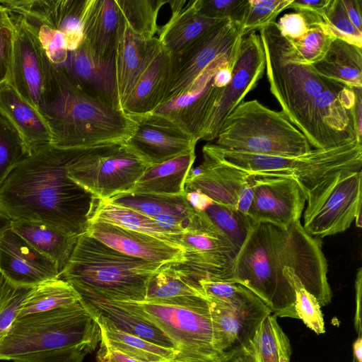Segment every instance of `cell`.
I'll list each match as a JSON object with an SVG mask.
<instances>
[{
    "label": "cell",
    "mask_w": 362,
    "mask_h": 362,
    "mask_svg": "<svg viewBox=\"0 0 362 362\" xmlns=\"http://www.w3.org/2000/svg\"><path fill=\"white\" fill-rule=\"evenodd\" d=\"M288 267L320 305L330 303L328 266L320 238L310 235L300 221L288 228L253 224L234 259L233 280L250 289L279 317L298 319L295 292L283 274Z\"/></svg>",
    "instance_id": "obj_1"
},
{
    "label": "cell",
    "mask_w": 362,
    "mask_h": 362,
    "mask_svg": "<svg viewBox=\"0 0 362 362\" xmlns=\"http://www.w3.org/2000/svg\"><path fill=\"white\" fill-rule=\"evenodd\" d=\"M74 150L48 144L16 165L0 184V214L71 235L86 233L93 197L68 175Z\"/></svg>",
    "instance_id": "obj_2"
},
{
    "label": "cell",
    "mask_w": 362,
    "mask_h": 362,
    "mask_svg": "<svg viewBox=\"0 0 362 362\" xmlns=\"http://www.w3.org/2000/svg\"><path fill=\"white\" fill-rule=\"evenodd\" d=\"M163 266L124 255L84 233L59 278L81 298L143 301L149 280Z\"/></svg>",
    "instance_id": "obj_3"
},
{
    "label": "cell",
    "mask_w": 362,
    "mask_h": 362,
    "mask_svg": "<svg viewBox=\"0 0 362 362\" xmlns=\"http://www.w3.org/2000/svg\"><path fill=\"white\" fill-rule=\"evenodd\" d=\"M57 69L59 89L45 116L50 144L61 148H83L124 143L133 131V119L119 107L75 85Z\"/></svg>",
    "instance_id": "obj_4"
},
{
    "label": "cell",
    "mask_w": 362,
    "mask_h": 362,
    "mask_svg": "<svg viewBox=\"0 0 362 362\" xmlns=\"http://www.w3.org/2000/svg\"><path fill=\"white\" fill-rule=\"evenodd\" d=\"M214 159L252 175L287 177L295 180L306 200L322 182L344 170H361L362 141L355 140L327 149H312L292 156H269L232 151L214 144L202 149Z\"/></svg>",
    "instance_id": "obj_5"
},
{
    "label": "cell",
    "mask_w": 362,
    "mask_h": 362,
    "mask_svg": "<svg viewBox=\"0 0 362 362\" xmlns=\"http://www.w3.org/2000/svg\"><path fill=\"white\" fill-rule=\"evenodd\" d=\"M100 329L81 300L67 307L16 317L0 340V361L29 354L98 345Z\"/></svg>",
    "instance_id": "obj_6"
},
{
    "label": "cell",
    "mask_w": 362,
    "mask_h": 362,
    "mask_svg": "<svg viewBox=\"0 0 362 362\" xmlns=\"http://www.w3.org/2000/svg\"><path fill=\"white\" fill-rule=\"evenodd\" d=\"M215 145L255 154L296 156L313 148L305 136L281 110L257 100L243 101L227 117Z\"/></svg>",
    "instance_id": "obj_7"
},
{
    "label": "cell",
    "mask_w": 362,
    "mask_h": 362,
    "mask_svg": "<svg viewBox=\"0 0 362 362\" xmlns=\"http://www.w3.org/2000/svg\"><path fill=\"white\" fill-rule=\"evenodd\" d=\"M259 35L264 52L270 91L281 111L305 136L307 117L313 100L337 82L321 76L312 65L290 61L285 54V38L276 22L260 30Z\"/></svg>",
    "instance_id": "obj_8"
},
{
    "label": "cell",
    "mask_w": 362,
    "mask_h": 362,
    "mask_svg": "<svg viewBox=\"0 0 362 362\" xmlns=\"http://www.w3.org/2000/svg\"><path fill=\"white\" fill-rule=\"evenodd\" d=\"M106 300V299H105ZM161 330L175 344L176 360L184 362H218L210 305L190 308L148 301L112 300Z\"/></svg>",
    "instance_id": "obj_9"
},
{
    "label": "cell",
    "mask_w": 362,
    "mask_h": 362,
    "mask_svg": "<svg viewBox=\"0 0 362 362\" xmlns=\"http://www.w3.org/2000/svg\"><path fill=\"white\" fill-rule=\"evenodd\" d=\"M124 143L74 148L69 177L93 197L129 193L148 168Z\"/></svg>",
    "instance_id": "obj_10"
},
{
    "label": "cell",
    "mask_w": 362,
    "mask_h": 362,
    "mask_svg": "<svg viewBox=\"0 0 362 362\" xmlns=\"http://www.w3.org/2000/svg\"><path fill=\"white\" fill-rule=\"evenodd\" d=\"M8 13L13 25V50L7 82L45 118L59 89L57 66L22 18Z\"/></svg>",
    "instance_id": "obj_11"
},
{
    "label": "cell",
    "mask_w": 362,
    "mask_h": 362,
    "mask_svg": "<svg viewBox=\"0 0 362 362\" xmlns=\"http://www.w3.org/2000/svg\"><path fill=\"white\" fill-rule=\"evenodd\" d=\"M239 45L218 57L182 92L152 112L167 117L199 141L230 82Z\"/></svg>",
    "instance_id": "obj_12"
},
{
    "label": "cell",
    "mask_w": 362,
    "mask_h": 362,
    "mask_svg": "<svg viewBox=\"0 0 362 362\" xmlns=\"http://www.w3.org/2000/svg\"><path fill=\"white\" fill-rule=\"evenodd\" d=\"M362 171L344 170L309 194L303 226L319 238L346 230L361 213Z\"/></svg>",
    "instance_id": "obj_13"
},
{
    "label": "cell",
    "mask_w": 362,
    "mask_h": 362,
    "mask_svg": "<svg viewBox=\"0 0 362 362\" xmlns=\"http://www.w3.org/2000/svg\"><path fill=\"white\" fill-rule=\"evenodd\" d=\"M180 245L185 262L175 265L190 278L233 280L234 259L238 252L205 211L194 210L188 217Z\"/></svg>",
    "instance_id": "obj_14"
},
{
    "label": "cell",
    "mask_w": 362,
    "mask_h": 362,
    "mask_svg": "<svg viewBox=\"0 0 362 362\" xmlns=\"http://www.w3.org/2000/svg\"><path fill=\"white\" fill-rule=\"evenodd\" d=\"M208 300L215 342L221 358L247 344L264 319L272 313L258 296L243 285L228 301Z\"/></svg>",
    "instance_id": "obj_15"
},
{
    "label": "cell",
    "mask_w": 362,
    "mask_h": 362,
    "mask_svg": "<svg viewBox=\"0 0 362 362\" xmlns=\"http://www.w3.org/2000/svg\"><path fill=\"white\" fill-rule=\"evenodd\" d=\"M243 37L240 23L226 19L171 55L170 76L161 104L182 92L218 57L238 46Z\"/></svg>",
    "instance_id": "obj_16"
},
{
    "label": "cell",
    "mask_w": 362,
    "mask_h": 362,
    "mask_svg": "<svg viewBox=\"0 0 362 362\" xmlns=\"http://www.w3.org/2000/svg\"><path fill=\"white\" fill-rule=\"evenodd\" d=\"M86 0H4L0 4L22 18L27 26L42 38L62 35L69 50L83 41L82 18Z\"/></svg>",
    "instance_id": "obj_17"
},
{
    "label": "cell",
    "mask_w": 362,
    "mask_h": 362,
    "mask_svg": "<svg viewBox=\"0 0 362 362\" xmlns=\"http://www.w3.org/2000/svg\"><path fill=\"white\" fill-rule=\"evenodd\" d=\"M130 117L134 128L124 144L147 166L195 151L198 140L167 117L154 112Z\"/></svg>",
    "instance_id": "obj_18"
},
{
    "label": "cell",
    "mask_w": 362,
    "mask_h": 362,
    "mask_svg": "<svg viewBox=\"0 0 362 362\" xmlns=\"http://www.w3.org/2000/svg\"><path fill=\"white\" fill-rule=\"evenodd\" d=\"M264 70V52L259 35L250 33L240 41L230 82L206 122L199 140L216 139L227 117L255 88Z\"/></svg>",
    "instance_id": "obj_19"
},
{
    "label": "cell",
    "mask_w": 362,
    "mask_h": 362,
    "mask_svg": "<svg viewBox=\"0 0 362 362\" xmlns=\"http://www.w3.org/2000/svg\"><path fill=\"white\" fill-rule=\"evenodd\" d=\"M202 153L203 162L197 168H192L188 174L185 192H202L215 203L247 214L253 196L254 175Z\"/></svg>",
    "instance_id": "obj_20"
},
{
    "label": "cell",
    "mask_w": 362,
    "mask_h": 362,
    "mask_svg": "<svg viewBox=\"0 0 362 362\" xmlns=\"http://www.w3.org/2000/svg\"><path fill=\"white\" fill-rule=\"evenodd\" d=\"M305 202L304 192L293 178L254 175L247 215L253 224L269 223L286 229L300 220Z\"/></svg>",
    "instance_id": "obj_21"
},
{
    "label": "cell",
    "mask_w": 362,
    "mask_h": 362,
    "mask_svg": "<svg viewBox=\"0 0 362 362\" xmlns=\"http://www.w3.org/2000/svg\"><path fill=\"white\" fill-rule=\"evenodd\" d=\"M344 86L334 83L313 100L305 136L315 149H327L356 139L350 110L339 100Z\"/></svg>",
    "instance_id": "obj_22"
},
{
    "label": "cell",
    "mask_w": 362,
    "mask_h": 362,
    "mask_svg": "<svg viewBox=\"0 0 362 362\" xmlns=\"http://www.w3.org/2000/svg\"><path fill=\"white\" fill-rule=\"evenodd\" d=\"M86 233L115 250L149 262L177 265L186 261L182 247L140 232L93 221Z\"/></svg>",
    "instance_id": "obj_23"
},
{
    "label": "cell",
    "mask_w": 362,
    "mask_h": 362,
    "mask_svg": "<svg viewBox=\"0 0 362 362\" xmlns=\"http://www.w3.org/2000/svg\"><path fill=\"white\" fill-rule=\"evenodd\" d=\"M170 71L171 54L154 37L143 66L122 103L124 112L135 117L153 112L162 103Z\"/></svg>",
    "instance_id": "obj_24"
},
{
    "label": "cell",
    "mask_w": 362,
    "mask_h": 362,
    "mask_svg": "<svg viewBox=\"0 0 362 362\" xmlns=\"http://www.w3.org/2000/svg\"><path fill=\"white\" fill-rule=\"evenodd\" d=\"M0 272L16 286L34 287L60 277L55 263L11 228L0 235Z\"/></svg>",
    "instance_id": "obj_25"
},
{
    "label": "cell",
    "mask_w": 362,
    "mask_h": 362,
    "mask_svg": "<svg viewBox=\"0 0 362 362\" xmlns=\"http://www.w3.org/2000/svg\"><path fill=\"white\" fill-rule=\"evenodd\" d=\"M57 66L75 85L120 107L116 88L115 54L108 57H99L83 41L78 47L69 52L63 64Z\"/></svg>",
    "instance_id": "obj_26"
},
{
    "label": "cell",
    "mask_w": 362,
    "mask_h": 362,
    "mask_svg": "<svg viewBox=\"0 0 362 362\" xmlns=\"http://www.w3.org/2000/svg\"><path fill=\"white\" fill-rule=\"evenodd\" d=\"M0 114L18 132L28 156L50 144L45 118L7 81L0 84Z\"/></svg>",
    "instance_id": "obj_27"
},
{
    "label": "cell",
    "mask_w": 362,
    "mask_h": 362,
    "mask_svg": "<svg viewBox=\"0 0 362 362\" xmlns=\"http://www.w3.org/2000/svg\"><path fill=\"white\" fill-rule=\"evenodd\" d=\"M168 3L172 15L160 29L157 38L171 55L178 54L213 26L224 21L200 14L197 0H170Z\"/></svg>",
    "instance_id": "obj_28"
},
{
    "label": "cell",
    "mask_w": 362,
    "mask_h": 362,
    "mask_svg": "<svg viewBox=\"0 0 362 362\" xmlns=\"http://www.w3.org/2000/svg\"><path fill=\"white\" fill-rule=\"evenodd\" d=\"M144 300L190 308L210 305L198 281L173 264L162 267L151 277Z\"/></svg>",
    "instance_id": "obj_29"
},
{
    "label": "cell",
    "mask_w": 362,
    "mask_h": 362,
    "mask_svg": "<svg viewBox=\"0 0 362 362\" xmlns=\"http://www.w3.org/2000/svg\"><path fill=\"white\" fill-rule=\"evenodd\" d=\"M119 23L115 0H86L82 18L83 42L99 57L113 55Z\"/></svg>",
    "instance_id": "obj_30"
},
{
    "label": "cell",
    "mask_w": 362,
    "mask_h": 362,
    "mask_svg": "<svg viewBox=\"0 0 362 362\" xmlns=\"http://www.w3.org/2000/svg\"><path fill=\"white\" fill-rule=\"evenodd\" d=\"M152 39L147 40L135 33L119 13L115 47V69L117 94L120 107L143 66Z\"/></svg>",
    "instance_id": "obj_31"
},
{
    "label": "cell",
    "mask_w": 362,
    "mask_h": 362,
    "mask_svg": "<svg viewBox=\"0 0 362 362\" xmlns=\"http://www.w3.org/2000/svg\"><path fill=\"white\" fill-rule=\"evenodd\" d=\"M196 158L195 151L148 166L129 193L165 197L185 194V182Z\"/></svg>",
    "instance_id": "obj_32"
},
{
    "label": "cell",
    "mask_w": 362,
    "mask_h": 362,
    "mask_svg": "<svg viewBox=\"0 0 362 362\" xmlns=\"http://www.w3.org/2000/svg\"><path fill=\"white\" fill-rule=\"evenodd\" d=\"M11 228L34 249L53 261L60 274L78 238L40 222L13 220Z\"/></svg>",
    "instance_id": "obj_33"
},
{
    "label": "cell",
    "mask_w": 362,
    "mask_h": 362,
    "mask_svg": "<svg viewBox=\"0 0 362 362\" xmlns=\"http://www.w3.org/2000/svg\"><path fill=\"white\" fill-rule=\"evenodd\" d=\"M291 354L289 339L279 326L276 316L267 315L253 339L235 353L218 362H280Z\"/></svg>",
    "instance_id": "obj_34"
},
{
    "label": "cell",
    "mask_w": 362,
    "mask_h": 362,
    "mask_svg": "<svg viewBox=\"0 0 362 362\" xmlns=\"http://www.w3.org/2000/svg\"><path fill=\"white\" fill-rule=\"evenodd\" d=\"M93 221L140 232L181 246V235L170 233L160 228L153 218L109 199L93 197L88 223Z\"/></svg>",
    "instance_id": "obj_35"
},
{
    "label": "cell",
    "mask_w": 362,
    "mask_h": 362,
    "mask_svg": "<svg viewBox=\"0 0 362 362\" xmlns=\"http://www.w3.org/2000/svg\"><path fill=\"white\" fill-rule=\"evenodd\" d=\"M321 76L354 88H362V48L338 38L325 56L312 65Z\"/></svg>",
    "instance_id": "obj_36"
},
{
    "label": "cell",
    "mask_w": 362,
    "mask_h": 362,
    "mask_svg": "<svg viewBox=\"0 0 362 362\" xmlns=\"http://www.w3.org/2000/svg\"><path fill=\"white\" fill-rule=\"evenodd\" d=\"M88 311L98 324L101 333L100 340L139 362H166L175 359L178 355L176 349L159 346L124 332L106 317Z\"/></svg>",
    "instance_id": "obj_37"
},
{
    "label": "cell",
    "mask_w": 362,
    "mask_h": 362,
    "mask_svg": "<svg viewBox=\"0 0 362 362\" xmlns=\"http://www.w3.org/2000/svg\"><path fill=\"white\" fill-rule=\"evenodd\" d=\"M86 308L109 320L117 328L155 344L176 349L175 344L161 330L105 299L81 300Z\"/></svg>",
    "instance_id": "obj_38"
},
{
    "label": "cell",
    "mask_w": 362,
    "mask_h": 362,
    "mask_svg": "<svg viewBox=\"0 0 362 362\" xmlns=\"http://www.w3.org/2000/svg\"><path fill=\"white\" fill-rule=\"evenodd\" d=\"M81 300L79 293L67 281L61 278L49 279L32 288L17 317L70 306Z\"/></svg>",
    "instance_id": "obj_39"
},
{
    "label": "cell",
    "mask_w": 362,
    "mask_h": 362,
    "mask_svg": "<svg viewBox=\"0 0 362 362\" xmlns=\"http://www.w3.org/2000/svg\"><path fill=\"white\" fill-rule=\"evenodd\" d=\"M284 38L287 58L291 62L305 65H313L322 59L335 39L323 24L310 25L300 39L290 40Z\"/></svg>",
    "instance_id": "obj_40"
},
{
    "label": "cell",
    "mask_w": 362,
    "mask_h": 362,
    "mask_svg": "<svg viewBox=\"0 0 362 362\" xmlns=\"http://www.w3.org/2000/svg\"><path fill=\"white\" fill-rule=\"evenodd\" d=\"M109 200L151 218H155L163 213L187 218L192 210L186 200L185 194L180 197H165L124 193L116 195Z\"/></svg>",
    "instance_id": "obj_41"
},
{
    "label": "cell",
    "mask_w": 362,
    "mask_h": 362,
    "mask_svg": "<svg viewBox=\"0 0 362 362\" xmlns=\"http://www.w3.org/2000/svg\"><path fill=\"white\" fill-rule=\"evenodd\" d=\"M119 12L138 35L145 40L153 38L158 30L157 18L167 0H115Z\"/></svg>",
    "instance_id": "obj_42"
},
{
    "label": "cell",
    "mask_w": 362,
    "mask_h": 362,
    "mask_svg": "<svg viewBox=\"0 0 362 362\" xmlns=\"http://www.w3.org/2000/svg\"><path fill=\"white\" fill-rule=\"evenodd\" d=\"M204 211L238 252L253 225L248 215L235 208L215 202Z\"/></svg>",
    "instance_id": "obj_43"
},
{
    "label": "cell",
    "mask_w": 362,
    "mask_h": 362,
    "mask_svg": "<svg viewBox=\"0 0 362 362\" xmlns=\"http://www.w3.org/2000/svg\"><path fill=\"white\" fill-rule=\"evenodd\" d=\"M283 274L294 290L295 308L298 319L301 320L317 334H324L325 327L323 314L316 298L305 289L293 269L285 267Z\"/></svg>",
    "instance_id": "obj_44"
},
{
    "label": "cell",
    "mask_w": 362,
    "mask_h": 362,
    "mask_svg": "<svg viewBox=\"0 0 362 362\" xmlns=\"http://www.w3.org/2000/svg\"><path fill=\"white\" fill-rule=\"evenodd\" d=\"M293 0H248L240 22L243 36L276 22L278 15L288 8Z\"/></svg>",
    "instance_id": "obj_45"
},
{
    "label": "cell",
    "mask_w": 362,
    "mask_h": 362,
    "mask_svg": "<svg viewBox=\"0 0 362 362\" xmlns=\"http://www.w3.org/2000/svg\"><path fill=\"white\" fill-rule=\"evenodd\" d=\"M28 154L16 129L0 114V184Z\"/></svg>",
    "instance_id": "obj_46"
},
{
    "label": "cell",
    "mask_w": 362,
    "mask_h": 362,
    "mask_svg": "<svg viewBox=\"0 0 362 362\" xmlns=\"http://www.w3.org/2000/svg\"><path fill=\"white\" fill-rule=\"evenodd\" d=\"M322 24L334 38L362 48V32L351 23L341 0H330Z\"/></svg>",
    "instance_id": "obj_47"
},
{
    "label": "cell",
    "mask_w": 362,
    "mask_h": 362,
    "mask_svg": "<svg viewBox=\"0 0 362 362\" xmlns=\"http://www.w3.org/2000/svg\"><path fill=\"white\" fill-rule=\"evenodd\" d=\"M98 346L83 344L67 347L37 351L18 357L14 362H83L85 356L94 351Z\"/></svg>",
    "instance_id": "obj_48"
},
{
    "label": "cell",
    "mask_w": 362,
    "mask_h": 362,
    "mask_svg": "<svg viewBox=\"0 0 362 362\" xmlns=\"http://www.w3.org/2000/svg\"><path fill=\"white\" fill-rule=\"evenodd\" d=\"M248 0H197L200 14L213 18L240 23Z\"/></svg>",
    "instance_id": "obj_49"
},
{
    "label": "cell",
    "mask_w": 362,
    "mask_h": 362,
    "mask_svg": "<svg viewBox=\"0 0 362 362\" xmlns=\"http://www.w3.org/2000/svg\"><path fill=\"white\" fill-rule=\"evenodd\" d=\"M13 25L8 13L0 25V84L8 81L13 59Z\"/></svg>",
    "instance_id": "obj_50"
},
{
    "label": "cell",
    "mask_w": 362,
    "mask_h": 362,
    "mask_svg": "<svg viewBox=\"0 0 362 362\" xmlns=\"http://www.w3.org/2000/svg\"><path fill=\"white\" fill-rule=\"evenodd\" d=\"M276 23L281 34L290 40L300 39L310 28L304 16L297 12L284 14Z\"/></svg>",
    "instance_id": "obj_51"
},
{
    "label": "cell",
    "mask_w": 362,
    "mask_h": 362,
    "mask_svg": "<svg viewBox=\"0 0 362 362\" xmlns=\"http://www.w3.org/2000/svg\"><path fill=\"white\" fill-rule=\"evenodd\" d=\"M330 0H293L288 6L306 18L309 25L323 23V16Z\"/></svg>",
    "instance_id": "obj_52"
},
{
    "label": "cell",
    "mask_w": 362,
    "mask_h": 362,
    "mask_svg": "<svg viewBox=\"0 0 362 362\" xmlns=\"http://www.w3.org/2000/svg\"><path fill=\"white\" fill-rule=\"evenodd\" d=\"M187 218L163 213L153 218L157 224L165 231L173 234L181 235L185 230Z\"/></svg>",
    "instance_id": "obj_53"
},
{
    "label": "cell",
    "mask_w": 362,
    "mask_h": 362,
    "mask_svg": "<svg viewBox=\"0 0 362 362\" xmlns=\"http://www.w3.org/2000/svg\"><path fill=\"white\" fill-rule=\"evenodd\" d=\"M96 362H139L100 340Z\"/></svg>",
    "instance_id": "obj_54"
},
{
    "label": "cell",
    "mask_w": 362,
    "mask_h": 362,
    "mask_svg": "<svg viewBox=\"0 0 362 362\" xmlns=\"http://www.w3.org/2000/svg\"><path fill=\"white\" fill-rule=\"evenodd\" d=\"M354 88L356 93V100L353 107L350 110V115L356 139L362 141V90L361 88Z\"/></svg>",
    "instance_id": "obj_55"
},
{
    "label": "cell",
    "mask_w": 362,
    "mask_h": 362,
    "mask_svg": "<svg viewBox=\"0 0 362 362\" xmlns=\"http://www.w3.org/2000/svg\"><path fill=\"white\" fill-rule=\"evenodd\" d=\"M341 1L351 23L362 32L361 0H341Z\"/></svg>",
    "instance_id": "obj_56"
},
{
    "label": "cell",
    "mask_w": 362,
    "mask_h": 362,
    "mask_svg": "<svg viewBox=\"0 0 362 362\" xmlns=\"http://www.w3.org/2000/svg\"><path fill=\"white\" fill-rule=\"evenodd\" d=\"M356 288V313L354 316V327L356 334L362 335L361 322V298H362V269L360 267L356 273L355 281Z\"/></svg>",
    "instance_id": "obj_57"
},
{
    "label": "cell",
    "mask_w": 362,
    "mask_h": 362,
    "mask_svg": "<svg viewBox=\"0 0 362 362\" xmlns=\"http://www.w3.org/2000/svg\"><path fill=\"white\" fill-rule=\"evenodd\" d=\"M185 198L192 208L200 211H204L214 204V201L209 196L199 191L187 192Z\"/></svg>",
    "instance_id": "obj_58"
},
{
    "label": "cell",
    "mask_w": 362,
    "mask_h": 362,
    "mask_svg": "<svg viewBox=\"0 0 362 362\" xmlns=\"http://www.w3.org/2000/svg\"><path fill=\"white\" fill-rule=\"evenodd\" d=\"M18 287L11 283L0 272V315L9 303Z\"/></svg>",
    "instance_id": "obj_59"
},
{
    "label": "cell",
    "mask_w": 362,
    "mask_h": 362,
    "mask_svg": "<svg viewBox=\"0 0 362 362\" xmlns=\"http://www.w3.org/2000/svg\"><path fill=\"white\" fill-rule=\"evenodd\" d=\"M353 362H362V335H358L353 344Z\"/></svg>",
    "instance_id": "obj_60"
},
{
    "label": "cell",
    "mask_w": 362,
    "mask_h": 362,
    "mask_svg": "<svg viewBox=\"0 0 362 362\" xmlns=\"http://www.w3.org/2000/svg\"><path fill=\"white\" fill-rule=\"evenodd\" d=\"M11 220L8 217L0 214V235L6 230L11 228Z\"/></svg>",
    "instance_id": "obj_61"
},
{
    "label": "cell",
    "mask_w": 362,
    "mask_h": 362,
    "mask_svg": "<svg viewBox=\"0 0 362 362\" xmlns=\"http://www.w3.org/2000/svg\"><path fill=\"white\" fill-rule=\"evenodd\" d=\"M8 16V11L0 4V25L4 21Z\"/></svg>",
    "instance_id": "obj_62"
},
{
    "label": "cell",
    "mask_w": 362,
    "mask_h": 362,
    "mask_svg": "<svg viewBox=\"0 0 362 362\" xmlns=\"http://www.w3.org/2000/svg\"><path fill=\"white\" fill-rule=\"evenodd\" d=\"M361 213H360L357 216L356 218H355V222H356V227L358 228H361Z\"/></svg>",
    "instance_id": "obj_63"
},
{
    "label": "cell",
    "mask_w": 362,
    "mask_h": 362,
    "mask_svg": "<svg viewBox=\"0 0 362 362\" xmlns=\"http://www.w3.org/2000/svg\"><path fill=\"white\" fill-rule=\"evenodd\" d=\"M166 362H184V361H178V360H176V359H173V360H170V361H166Z\"/></svg>",
    "instance_id": "obj_64"
}]
</instances>
